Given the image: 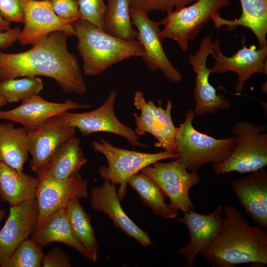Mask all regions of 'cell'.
Instances as JSON below:
<instances>
[{"label": "cell", "mask_w": 267, "mask_h": 267, "mask_svg": "<svg viewBox=\"0 0 267 267\" xmlns=\"http://www.w3.org/2000/svg\"><path fill=\"white\" fill-rule=\"evenodd\" d=\"M42 267H70L69 257L67 254L58 247L51 249L43 259Z\"/></svg>", "instance_id": "37"}, {"label": "cell", "mask_w": 267, "mask_h": 267, "mask_svg": "<svg viewBox=\"0 0 267 267\" xmlns=\"http://www.w3.org/2000/svg\"></svg>", "instance_id": "42"}, {"label": "cell", "mask_w": 267, "mask_h": 267, "mask_svg": "<svg viewBox=\"0 0 267 267\" xmlns=\"http://www.w3.org/2000/svg\"><path fill=\"white\" fill-rule=\"evenodd\" d=\"M42 79L38 76L0 80V97L7 103L22 101L39 94L43 89Z\"/></svg>", "instance_id": "29"}, {"label": "cell", "mask_w": 267, "mask_h": 267, "mask_svg": "<svg viewBox=\"0 0 267 267\" xmlns=\"http://www.w3.org/2000/svg\"><path fill=\"white\" fill-rule=\"evenodd\" d=\"M31 238L42 247L52 242L65 244L75 249L91 261H96L74 234L67 219L65 209H59L48 216L36 228Z\"/></svg>", "instance_id": "21"}, {"label": "cell", "mask_w": 267, "mask_h": 267, "mask_svg": "<svg viewBox=\"0 0 267 267\" xmlns=\"http://www.w3.org/2000/svg\"><path fill=\"white\" fill-rule=\"evenodd\" d=\"M242 11L240 17L233 20L224 19L220 15L215 16L212 21L217 29L226 26L228 32L237 26L250 30L255 35L259 48L267 46V0H240Z\"/></svg>", "instance_id": "22"}, {"label": "cell", "mask_w": 267, "mask_h": 267, "mask_svg": "<svg viewBox=\"0 0 267 267\" xmlns=\"http://www.w3.org/2000/svg\"><path fill=\"white\" fill-rule=\"evenodd\" d=\"M195 116L188 109L182 123L177 127L175 135L176 158L188 171H197L204 165L219 164L227 159L234 149L233 136L217 139L197 131L192 125Z\"/></svg>", "instance_id": "4"}, {"label": "cell", "mask_w": 267, "mask_h": 267, "mask_svg": "<svg viewBox=\"0 0 267 267\" xmlns=\"http://www.w3.org/2000/svg\"><path fill=\"white\" fill-rule=\"evenodd\" d=\"M23 6L24 27L18 40L21 44L33 45L56 31L74 35V23L60 18L53 10L49 0H23Z\"/></svg>", "instance_id": "14"}, {"label": "cell", "mask_w": 267, "mask_h": 267, "mask_svg": "<svg viewBox=\"0 0 267 267\" xmlns=\"http://www.w3.org/2000/svg\"><path fill=\"white\" fill-rule=\"evenodd\" d=\"M222 209L218 206L210 213L200 214L194 210L184 212L177 222L187 227L190 234L188 244L182 247L179 254L186 259L188 267L194 265L195 259L219 233L222 221Z\"/></svg>", "instance_id": "18"}, {"label": "cell", "mask_w": 267, "mask_h": 267, "mask_svg": "<svg viewBox=\"0 0 267 267\" xmlns=\"http://www.w3.org/2000/svg\"><path fill=\"white\" fill-rule=\"evenodd\" d=\"M218 234L200 254L214 267H235L244 264H267V232L250 225L233 205L223 207Z\"/></svg>", "instance_id": "2"}, {"label": "cell", "mask_w": 267, "mask_h": 267, "mask_svg": "<svg viewBox=\"0 0 267 267\" xmlns=\"http://www.w3.org/2000/svg\"><path fill=\"white\" fill-rule=\"evenodd\" d=\"M117 95V91L111 89L106 100L94 110L77 113L66 111L57 116L67 125L78 129L83 135L106 132L124 137L134 147H146L140 142V137L135 131L116 117L114 104Z\"/></svg>", "instance_id": "9"}, {"label": "cell", "mask_w": 267, "mask_h": 267, "mask_svg": "<svg viewBox=\"0 0 267 267\" xmlns=\"http://www.w3.org/2000/svg\"><path fill=\"white\" fill-rule=\"evenodd\" d=\"M93 150L103 154L108 166H101L98 174L103 179L119 185L118 195L121 201L126 193L128 181L134 175L153 163L164 160L176 159L178 154L166 151L155 153H144L116 147L107 140L92 142Z\"/></svg>", "instance_id": "6"}, {"label": "cell", "mask_w": 267, "mask_h": 267, "mask_svg": "<svg viewBox=\"0 0 267 267\" xmlns=\"http://www.w3.org/2000/svg\"><path fill=\"white\" fill-rule=\"evenodd\" d=\"M128 184L139 195L142 203L156 215L166 219L177 217L178 211L165 202V195L149 177L139 172L133 176Z\"/></svg>", "instance_id": "26"}, {"label": "cell", "mask_w": 267, "mask_h": 267, "mask_svg": "<svg viewBox=\"0 0 267 267\" xmlns=\"http://www.w3.org/2000/svg\"><path fill=\"white\" fill-rule=\"evenodd\" d=\"M69 36L63 32H53L27 51L7 53L0 50V80L44 76L54 79L66 93L83 95L86 84L77 58L68 49Z\"/></svg>", "instance_id": "1"}, {"label": "cell", "mask_w": 267, "mask_h": 267, "mask_svg": "<svg viewBox=\"0 0 267 267\" xmlns=\"http://www.w3.org/2000/svg\"><path fill=\"white\" fill-rule=\"evenodd\" d=\"M39 217L36 197L16 206H10L9 213L0 230V267L17 247L35 232Z\"/></svg>", "instance_id": "16"}, {"label": "cell", "mask_w": 267, "mask_h": 267, "mask_svg": "<svg viewBox=\"0 0 267 267\" xmlns=\"http://www.w3.org/2000/svg\"><path fill=\"white\" fill-rule=\"evenodd\" d=\"M91 106L67 99L63 102H53L39 94L22 101L17 107L8 110H0V120L19 123L28 132L39 128L50 118L69 110L88 109Z\"/></svg>", "instance_id": "17"}, {"label": "cell", "mask_w": 267, "mask_h": 267, "mask_svg": "<svg viewBox=\"0 0 267 267\" xmlns=\"http://www.w3.org/2000/svg\"><path fill=\"white\" fill-rule=\"evenodd\" d=\"M65 211L74 234L97 261L98 244L89 217L81 206L79 199L73 200L65 209Z\"/></svg>", "instance_id": "28"}, {"label": "cell", "mask_w": 267, "mask_h": 267, "mask_svg": "<svg viewBox=\"0 0 267 267\" xmlns=\"http://www.w3.org/2000/svg\"><path fill=\"white\" fill-rule=\"evenodd\" d=\"M230 4L229 0H197L194 2L167 12L160 21L162 40L175 41L182 51L189 48V42L194 40L202 28L221 10Z\"/></svg>", "instance_id": "7"}, {"label": "cell", "mask_w": 267, "mask_h": 267, "mask_svg": "<svg viewBox=\"0 0 267 267\" xmlns=\"http://www.w3.org/2000/svg\"><path fill=\"white\" fill-rule=\"evenodd\" d=\"M214 51L211 36H205L200 41L195 54L189 53L188 63L196 74L193 97L195 106L193 112L195 116L228 109L230 102L210 84L209 76L212 70L207 66V59Z\"/></svg>", "instance_id": "11"}, {"label": "cell", "mask_w": 267, "mask_h": 267, "mask_svg": "<svg viewBox=\"0 0 267 267\" xmlns=\"http://www.w3.org/2000/svg\"><path fill=\"white\" fill-rule=\"evenodd\" d=\"M39 179L0 162V200L16 206L36 197Z\"/></svg>", "instance_id": "24"}, {"label": "cell", "mask_w": 267, "mask_h": 267, "mask_svg": "<svg viewBox=\"0 0 267 267\" xmlns=\"http://www.w3.org/2000/svg\"><path fill=\"white\" fill-rule=\"evenodd\" d=\"M132 22L136 28V40L142 47V57L150 71L160 70L170 82H181L182 76L167 56L160 36V21L150 19L148 13L130 7Z\"/></svg>", "instance_id": "10"}, {"label": "cell", "mask_w": 267, "mask_h": 267, "mask_svg": "<svg viewBox=\"0 0 267 267\" xmlns=\"http://www.w3.org/2000/svg\"><path fill=\"white\" fill-rule=\"evenodd\" d=\"M134 104L140 111V115L134 113L136 128L135 132L137 135H143L146 133L151 134L157 140L154 146L160 148L162 138L158 122L155 117L151 107L144 98L141 91H137L134 96Z\"/></svg>", "instance_id": "30"}, {"label": "cell", "mask_w": 267, "mask_h": 267, "mask_svg": "<svg viewBox=\"0 0 267 267\" xmlns=\"http://www.w3.org/2000/svg\"><path fill=\"white\" fill-rule=\"evenodd\" d=\"M39 184L36 198L39 209L37 227L54 212L66 209L74 199L87 198L88 182L79 173L65 179L48 175L37 176Z\"/></svg>", "instance_id": "12"}, {"label": "cell", "mask_w": 267, "mask_h": 267, "mask_svg": "<svg viewBox=\"0 0 267 267\" xmlns=\"http://www.w3.org/2000/svg\"><path fill=\"white\" fill-rule=\"evenodd\" d=\"M159 105L156 106L154 102L148 101L153 114L156 118L161 134L162 141L160 148L171 153H176L175 135L177 128L173 122L171 117L172 108V102L169 99L166 108H162L161 102L158 100Z\"/></svg>", "instance_id": "31"}, {"label": "cell", "mask_w": 267, "mask_h": 267, "mask_svg": "<svg viewBox=\"0 0 267 267\" xmlns=\"http://www.w3.org/2000/svg\"><path fill=\"white\" fill-rule=\"evenodd\" d=\"M5 215V211L2 209H0V222L3 219Z\"/></svg>", "instance_id": "41"}, {"label": "cell", "mask_w": 267, "mask_h": 267, "mask_svg": "<svg viewBox=\"0 0 267 267\" xmlns=\"http://www.w3.org/2000/svg\"><path fill=\"white\" fill-rule=\"evenodd\" d=\"M74 27L77 49L83 60V71L87 76L98 75L113 64L143 55L137 41L118 38L81 18L74 22Z\"/></svg>", "instance_id": "3"}, {"label": "cell", "mask_w": 267, "mask_h": 267, "mask_svg": "<svg viewBox=\"0 0 267 267\" xmlns=\"http://www.w3.org/2000/svg\"><path fill=\"white\" fill-rule=\"evenodd\" d=\"M156 162L140 172L149 177L161 189L175 210L183 213L194 210L189 197L190 189L200 181L197 171H190L177 159L166 163Z\"/></svg>", "instance_id": "8"}, {"label": "cell", "mask_w": 267, "mask_h": 267, "mask_svg": "<svg viewBox=\"0 0 267 267\" xmlns=\"http://www.w3.org/2000/svg\"><path fill=\"white\" fill-rule=\"evenodd\" d=\"M197 0H129L130 7L148 13L154 10L168 12L189 5Z\"/></svg>", "instance_id": "34"}, {"label": "cell", "mask_w": 267, "mask_h": 267, "mask_svg": "<svg viewBox=\"0 0 267 267\" xmlns=\"http://www.w3.org/2000/svg\"><path fill=\"white\" fill-rule=\"evenodd\" d=\"M81 19L103 30L106 4L103 0H77Z\"/></svg>", "instance_id": "33"}, {"label": "cell", "mask_w": 267, "mask_h": 267, "mask_svg": "<svg viewBox=\"0 0 267 267\" xmlns=\"http://www.w3.org/2000/svg\"><path fill=\"white\" fill-rule=\"evenodd\" d=\"M132 25L129 0H107L103 30L121 39L135 41L137 33Z\"/></svg>", "instance_id": "27"}, {"label": "cell", "mask_w": 267, "mask_h": 267, "mask_svg": "<svg viewBox=\"0 0 267 267\" xmlns=\"http://www.w3.org/2000/svg\"><path fill=\"white\" fill-rule=\"evenodd\" d=\"M88 161L80 147V139L74 136L62 143L55 151L48 163L37 174L65 179L78 173Z\"/></svg>", "instance_id": "23"}, {"label": "cell", "mask_w": 267, "mask_h": 267, "mask_svg": "<svg viewBox=\"0 0 267 267\" xmlns=\"http://www.w3.org/2000/svg\"><path fill=\"white\" fill-rule=\"evenodd\" d=\"M243 47L231 56L225 55L220 48V39L213 42L214 51L212 54L215 63L212 68V73L223 74L227 72H235L238 80L235 90L242 92L246 82L256 73L267 74V46L257 49L255 45L247 47L243 40Z\"/></svg>", "instance_id": "13"}, {"label": "cell", "mask_w": 267, "mask_h": 267, "mask_svg": "<svg viewBox=\"0 0 267 267\" xmlns=\"http://www.w3.org/2000/svg\"><path fill=\"white\" fill-rule=\"evenodd\" d=\"M53 10L61 19L74 23L80 18L77 0H49Z\"/></svg>", "instance_id": "35"}, {"label": "cell", "mask_w": 267, "mask_h": 267, "mask_svg": "<svg viewBox=\"0 0 267 267\" xmlns=\"http://www.w3.org/2000/svg\"><path fill=\"white\" fill-rule=\"evenodd\" d=\"M0 14L9 22L23 23V0H0Z\"/></svg>", "instance_id": "36"}, {"label": "cell", "mask_w": 267, "mask_h": 267, "mask_svg": "<svg viewBox=\"0 0 267 267\" xmlns=\"http://www.w3.org/2000/svg\"><path fill=\"white\" fill-rule=\"evenodd\" d=\"M76 129L56 116L49 119L36 130L28 132L26 142L31 156V171L37 174L62 143L75 136Z\"/></svg>", "instance_id": "15"}, {"label": "cell", "mask_w": 267, "mask_h": 267, "mask_svg": "<svg viewBox=\"0 0 267 267\" xmlns=\"http://www.w3.org/2000/svg\"><path fill=\"white\" fill-rule=\"evenodd\" d=\"M10 22L5 19L0 14V32L7 31L11 28Z\"/></svg>", "instance_id": "39"}, {"label": "cell", "mask_w": 267, "mask_h": 267, "mask_svg": "<svg viewBox=\"0 0 267 267\" xmlns=\"http://www.w3.org/2000/svg\"><path fill=\"white\" fill-rule=\"evenodd\" d=\"M28 131L11 122L0 123V162L19 171L29 158L26 146Z\"/></svg>", "instance_id": "25"}, {"label": "cell", "mask_w": 267, "mask_h": 267, "mask_svg": "<svg viewBox=\"0 0 267 267\" xmlns=\"http://www.w3.org/2000/svg\"><path fill=\"white\" fill-rule=\"evenodd\" d=\"M230 182L246 214L256 225L267 229V172L265 168Z\"/></svg>", "instance_id": "20"}, {"label": "cell", "mask_w": 267, "mask_h": 267, "mask_svg": "<svg viewBox=\"0 0 267 267\" xmlns=\"http://www.w3.org/2000/svg\"><path fill=\"white\" fill-rule=\"evenodd\" d=\"M7 102L3 98L0 97V108L6 105Z\"/></svg>", "instance_id": "40"}, {"label": "cell", "mask_w": 267, "mask_h": 267, "mask_svg": "<svg viewBox=\"0 0 267 267\" xmlns=\"http://www.w3.org/2000/svg\"><path fill=\"white\" fill-rule=\"evenodd\" d=\"M120 202L115 184L108 179H104L102 185L91 190L89 205L93 210L107 215L116 227L135 239L144 247L150 246L153 243L148 234L126 215Z\"/></svg>", "instance_id": "19"}, {"label": "cell", "mask_w": 267, "mask_h": 267, "mask_svg": "<svg viewBox=\"0 0 267 267\" xmlns=\"http://www.w3.org/2000/svg\"><path fill=\"white\" fill-rule=\"evenodd\" d=\"M267 126L246 121L236 122L231 133L236 145L229 156L223 162L213 165L216 176L236 172L251 173L267 166V134H262Z\"/></svg>", "instance_id": "5"}, {"label": "cell", "mask_w": 267, "mask_h": 267, "mask_svg": "<svg viewBox=\"0 0 267 267\" xmlns=\"http://www.w3.org/2000/svg\"><path fill=\"white\" fill-rule=\"evenodd\" d=\"M42 247L29 238L17 247L2 267H42L44 255Z\"/></svg>", "instance_id": "32"}, {"label": "cell", "mask_w": 267, "mask_h": 267, "mask_svg": "<svg viewBox=\"0 0 267 267\" xmlns=\"http://www.w3.org/2000/svg\"><path fill=\"white\" fill-rule=\"evenodd\" d=\"M21 30L18 27L0 32V49H5L18 41Z\"/></svg>", "instance_id": "38"}]
</instances>
